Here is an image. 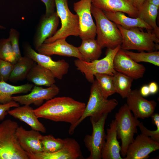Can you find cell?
Masks as SVG:
<instances>
[{
    "label": "cell",
    "instance_id": "e575fe53",
    "mask_svg": "<svg viewBox=\"0 0 159 159\" xmlns=\"http://www.w3.org/2000/svg\"><path fill=\"white\" fill-rule=\"evenodd\" d=\"M14 64L0 59V82H6L9 79Z\"/></svg>",
    "mask_w": 159,
    "mask_h": 159
},
{
    "label": "cell",
    "instance_id": "e0dca14e",
    "mask_svg": "<svg viewBox=\"0 0 159 159\" xmlns=\"http://www.w3.org/2000/svg\"><path fill=\"white\" fill-rule=\"evenodd\" d=\"M59 17L56 11L49 16L42 15L37 25L33 39V44L37 50L46 39L52 37L57 31Z\"/></svg>",
    "mask_w": 159,
    "mask_h": 159
},
{
    "label": "cell",
    "instance_id": "d6a6232c",
    "mask_svg": "<svg viewBox=\"0 0 159 159\" xmlns=\"http://www.w3.org/2000/svg\"><path fill=\"white\" fill-rule=\"evenodd\" d=\"M0 59L14 64L15 57L9 40L8 38L0 39Z\"/></svg>",
    "mask_w": 159,
    "mask_h": 159
},
{
    "label": "cell",
    "instance_id": "ac0fdd59",
    "mask_svg": "<svg viewBox=\"0 0 159 159\" xmlns=\"http://www.w3.org/2000/svg\"><path fill=\"white\" fill-rule=\"evenodd\" d=\"M38 53L50 56L53 55L74 57L90 62L79 52L77 47L67 43L65 39H60L49 43H43L37 50Z\"/></svg>",
    "mask_w": 159,
    "mask_h": 159
},
{
    "label": "cell",
    "instance_id": "8d00e7d4",
    "mask_svg": "<svg viewBox=\"0 0 159 159\" xmlns=\"http://www.w3.org/2000/svg\"><path fill=\"white\" fill-rule=\"evenodd\" d=\"M19 106V103L14 100L5 104H0V121L4 120L7 115L8 111L13 107H16Z\"/></svg>",
    "mask_w": 159,
    "mask_h": 159
},
{
    "label": "cell",
    "instance_id": "52a82bcc",
    "mask_svg": "<svg viewBox=\"0 0 159 159\" xmlns=\"http://www.w3.org/2000/svg\"><path fill=\"white\" fill-rule=\"evenodd\" d=\"M120 48V46H119L114 49H107L105 56L99 60L88 62L77 59L74 60V65L91 83L95 81L94 75L96 74H105L113 76L116 72L113 67L114 59Z\"/></svg>",
    "mask_w": 159,
    "mask_h": 159
},
{
    "label": "cell",
    "instance_id": "8992f818",
    "mask_svg": "<svg viewBox=\"0 0 159 159\" xmlns=\"http://www.w3.org/2000/svg\"><path fill=\"white\" fill-rule=\"evenodd\" d=\"M117 139L121 141L120 154L123 159L126 156L129 145L137 133V127L140 122L129 109L126 103L122 105L115 115Z\"/></svg>",
    "mask_w": 159,
    "mask_h": 159
},
{
    "label": "cell",
    "instance_id": "277c9868",
    "mask_svg": "<svg viewBox=\"0 0 159 159\" xmlns=\"http://www.w3.org/2000/svg\"><path fill=\"white\" fill-rule=\"evenodd\" d=\"M91 11L96 21V39L102 49H113L120 46L122 37L117 25L92 4Z\"/></svg>",
    "mask_w": 159,
    "mask_h": 159
},
{
    "label": "cell",
    "instance_id": "3957f363",
    "mask_svg": "<svg viewBox=\"0 0 159 159\" xmlns=\"http://www.w3.org/2000/svg\"><path fill=\"white\" fill-rule=\"evenodd\" d=\"M92 83L90 97L83 113L75 124L69 127L68 132L70 135L73 134L76 127L86 118L90 117L97 121L103 114L111 112L118 104L116 99H108L102 95L96 80Z\"/></svg>",
    "mask_w": 159,
    "mask_h": 159
},
{
    "label": "cell",
    "instance_id": "603a6c76",
    "mask_svg": "<svg viewBox=\"0 0 159 159\" xmlns=\"http://www.w3.org/2000/svg\"><path fill=\"white\" fill-rule=\"evenodd\" d=\"M55 78L50 70L34 62L26 78L36 85L48 87L54 84Z\"/></svg>",
    "mask_w": 159,
    "mask_h": 159
},
{
    "label": "cell",
    "instance_id": "836d02e7",
    "mask_svg": "<svg viewBox=\"0 0 159 159\" xmlns=\"http://www.w3.org/2000/svg\"><path fill=\"white\" fill-rule=\"evenodd\" d=\"M19 36L20 33L16 29L14 28L10 29L8 38L11 43L16 62L22 57L19 47Z\"/></svg>",
    "mask_w": 159,
    "mask_h": 159
},
{
    "label": "cell",
    "instance_id": "ba28073f",
    "mask_svg": "<svg viewBox=\"0 0 159 159\" xmlns=\"http://www.w3.org/2000/svg\"><path fill=\"white\" fill-rule=\"evenodd\" d=\"M56 12L61 21V26L52 37L47 39L44 43L53 42L56 40L65 39L70 36H79V19L76 14L69 10L68 0H54Z\"/></svg>",
    "mask_w": 159,
    "mask_h": 159
},
{
    "label": "cell",
    "instance_id": "5bb4252c",
    "mask_svg": "<svg viewBox=\"0 0 159 159\" xmlns=\"http://www.w3.org/2000/svg\"><path fill=\"white\" fill-rule=\"evenodd\" d=\"M114 69L133 80L143 77L146 69L144 66L132 59L120 48L117 52L113 60Z\"/></svg>",
    "mask_w": 159,
    "mask_h": 159
},
{
    "label": "cell",
    "instance_id": "b9f144b4",
    "mask_svg": "<svg viewBox=\"0 0 159 159\" xmlns=\"http://www.w3.org/2000/svg\"><path fill=\"white\" fill-rule=\"evenodd\" d=\"M149 3L159 8V0H147Z\"/></svg>",
    "mask_w": 159,
    "mask_h": 159
},
{
    "label": "cell",
    "instance_id": "4fadbf2b",
    "mask_svg": "<svg viewBox=\"0 0 159 159\" xmlns=\"http://www.w3.org/2000/svg\"><path fill=\"white\" fill-rule=\"evenodd\" d=\"M126 98V104L134 116L137 119L150 117L154 113L157 104L154 100H148L137 89L131 90Z\"/></svg>",
    "mask_w": 159,
    "mask_h": 159
},
{
    "label": "cell",
    "instance_id": "f546056e",
    "mask_svg": "<svg viewBox=\"0 0 159 159\" xmlns=\"http://www.w3.org/2000/svg\"><path fill=\"white\" fill-rule=\"evenodd\" d=\"M102 95L107 99L115 93L112 80V76L105 74H96L94 75Z\"/></svg>",
    "mask_w": 159,
    "mask_h": 159
},
{
    "label": "cell",
    "instance_id": "60d3db41",
    "mask_svg": "<svg viewBox=\"0 0 159 159\" xmlns=\"http://www.w3.org/2000/svg\"><path fill=\"white\" fill-rule=\"evenodd\" d=\"M140 92L141 95L143 97L148 96L150 94L148 86L147 85L143 86Z\"/></svg>",
    "mask_w": 159,
    "mask_h": 159
},
{
    "label": "cell",
    "instance_id": "4316f807",
    "mask_svg": "<svg viewBox=\"0 0 159 159\" xmlns=\"http://www.w3.org/2000/svg\"><path fill=\"white\" fill-rule=\"evenodd\" d=\"M34 62L27 56H22L14 64L9 80L16 82L26 79Z\"/></svg>",
    "mask_w": 159,
    "mask_h": 159
},
{
    "label": "cell",
    "instance_id": "30bf717a",
    "mask_svg": "<svg viewBox=\"0 0 159 159\" xmlns=\"http://www.w3.org/2000/svg\"><path fill=\"white\" fill-rule=\"evenodd\" d=\"M23 48L24 55L30 57L34 62L50 70L55 78L61 80L68 73L69 64L64 59L54 61L50 56L37 52L27 42L23 43Z\"/></svg>",
    "mask_w": 159,
    "mask_h": 159
},
{
    "label": "cell",
    "instance_id": "5b68a950",
    "mask_svg": "<svg viewBox=\"0 0 159 159\" xmlns=\"http://www.w3.org/2000/svg\"><path fill=\"white\" fill-rule=\"evenodd\" d=\"M19 126L11 119L0 123V159H29L17 140L16 132Z\"/></svg>",
    "mask_w": 159,
    "mask_h": 159
},
{
    "label": "cell",
    "instance_id": "ab89813d",
    "mask_svg": "<svg viewBox=\"0 0 159 159\" xmlns=\"http://www.w3.org/2000/svg\"><path fill=\"white\" fill-rule=\"evenodd\" d=\"M131 4L138 10L145 0H128Z\"/></svg>",
    "mask_w": 159,
    "mask_h": 159
},
{
    "label": "cell",
    "instance_id": "83f0119b",
    "mask_svg": "<svg viewBox=\"0 0 159 159\" xmlns=\"http://www.w3.org/2000/svg\"><path fill=\"white\" fill-rule=\"evenodd\" d=\"M82 40L78 49L80 53L90 61L98 59L102 53L101 47L97 39H88Z\"/></svg>",
    "mask_w": 159,
    "mask_h": 159
},
{
    "label": "cell",
    "instance_id": "d4e9b609",
    "mask_svg": "<svg viewBox=\"0 0 159 159\" xmlns=\"http://www.w3.org/2000/svg\"><path fill=\"white\" fill-rule=\"evenodd\" d=\"M158 9V7L145 0L138 10L137 17L151 27L153 32L159 38V27L156 21Z\"/></svg>",
    "mask_w": 159,
    "mask_h": 159
},
{
    "label": "cell",
    "instance_id": "7c38bea8",
    "mask_svg": "<svg viewBox=\"0 0 159 159\" xmlns=\"http://www.w3.org/2000/svg\"><path fill=\"white\" fill-rule=\"evenodd\" d=\"M159 149V142L142 134L138 135L128 146L123 159H145Z\"/></svg>",
    "mask_w": 159,
    "mask_h": 159
},
{
    "label": "cell",
    "instance_id": "74e56055",
    "mask_svg": "<svg viewBox=\"0 0 159 159\" xmlns=\"http://www.w3.org/2000/svg\"><path fill=\"white\" fill-rule=\"evenodd\" d=\"M44 4L46 6L45 14L49 16L53 14L55 11V4L54 0H41Z\"/></svg>",
    "mask_w": 159,
    "mask_h": 159
},
{
    "label": "cell",
    "instance_id": "6da1fadb",
    "mask_svg": "<svg viewBox=\"0 0 159 159\" xmlns=\"http://www.w3.org/2000/svg\"><path fill=\"white\" fill-rule=\"evenodd\" d=\"M86 105L69 97H54L34 109V111L38 118L68 123L71 127L81 117Z\"/></svg>",
    "mask_w": 159,
    "mask_h": 159
},
{
    "label": "cell",
    "instance_id": "44dd1931",
    "mask_svg": "<svg viewBox=\"0 0 159 159\" xmlns=\"http://www.w3.org/2000/svg\"><path fill=\"white\" fill-rule=\"evenodd\" d=\"M92 4L102 11H120L132 18H137L138 10L128 0H91Z\"/></svg>",
    "mask_w": 159,
    "mask_h": 159
},
{
    "label": "cell",
    "instance_id": "9c48e42d",
    "mask_svg": "<svg viewBox=\"0 0 159 159\" xmlns=\"http://www.w3.org/2000/svg\"><path fill=\"white\" fill-rule=\"evenodd\" d=\"M108 114H103L97 121L90 118L92 133L91 135H86L84 139V144L90 153L87 159H101L102 150L105 140L104 127Z\"/></svg>",
    "mask_w": 159,
    "mask_h": 159
},
{
    "label": "cell",
    "instance_id": "7bdbcfd3",
    "mask_svg": "<svg viewBox=\"0 0 159 159\" xmlns=\"http://www.w3.org/2000/svg\"><path fill=\"white\" fill-rule=\"evenodd\" d=\"M5 29L6 28L5 27L0 25V29Z\"/></svg>",
    "mask_w": 159,
    "mask_h": 159
},
{
    "label": "cell",
    "instance_id": "8fae6325",
    "mask_svg": "<svg viewBox=\"0 0 159 159\" xmlns=\"http://www.w3.org/2000/svg\"><path fill=\"white\" fill-rule=\"evenodd\" d=\"M91 0H80L73 4L74 11L78 16L79 24V36L82 39H95L96 26L92 16Z\"/></svg>",
    "mask_w": 159,
    "mask_h": 159
},
{
    "label": "cell",
    "instance_id": "f35d334b",
    "mask_svg": "<svg viewBox=\"0 0 159 159\" xmlns=\"http://www.w3.org/2000/svg\"><path fill=\"white\" fill-rule=\"evenodd\" d=\"M148 86L150 94H155L158 92V86L155 82H151Z\"/></svg>",
    "mask_w": 159,
    "mask_h": 159
},
{
    "label": "cell",
    "instance_id": "f1b7e54d",
    "mask_svg": "<svg viewBox=\"0 0 159 159\" xmlns=\"http://www.w3.org/2000/svg\"><path fill=\"white\" fill-rule=\"evenodd\" d=\"M134 80L116 71L112 76L113 83L115 93L122 98H126L132 90L131 87Z\"/></svg>",
    "mask_w": 159,
    "mask_h": 159
},
{
    "label": "cell",
    "instance_id": "484cf974",
    "mask_svg": "<svg viewBox=\"0 0 159 159\" xmlns=\"http://www.w3.org/2000/svg\"><path fill=\"white\" fill-rule=\"evenodd\" d=\"M32 84L27 83L19 86H15L5 82H0V104H5L13 100L12 95L27 93L33 87Z\"/></svg>",
    "mask_w": 159,
    "mask_h": 159
},
{
    "label": "cell",
    "instance_id": "d590c367",
    "mask_svg": "<svg viewBox=\"0 0 159 159\" xmlns=\"http://www.w3.org/2000/svg\"><path fill=\"white\" fill-rule=\"evenodd\" d=\"M156 126V129L152 131L148 130L143 125L142 122H140L138 124L141 134L150 137L151 139L159 142V125Z\"/></svg>",
    "mask_w": 159,
    "mask_h": 159
},
{
    "label": "cell",
    "instance_id": "9a60e30c",
    "mask_svg": "<svg viewBox=\"0 0 159 159\" xmlns=\"http://www.w3.org/2000/svg\"><path fill=\"white\" fill-rule=\"evenodd\" d=\"M31 91L26 95L12 96V100L21 105H30L34 104L39 107L43 104L44 100H48L57 95L59 89L54 84L46 88L34 86Z\"/></svg>",
    "mask_w": 159,
    "mask_h": 159
},
{
    "label": "cell",
    "instance_id": "cb8c5ba5",
    "mask_svg": "<svg viewBox=\"0 0 159 159\" xmlns=\"http://www.w3.org/2000/svg\"><path fill=\"white\" fill-rule=\"evenodd\" d=\"M106 16L116 25L126 29L139 27L146 30H153L148 24L139 18H132L126 16L124 13L103 11Z\"/></svg>",
    "mask_w": 159,
    "mask_h": 159
},
{
    "label": "cell",
    "instance_id": "ffe728a7",
    "mask_svg": "<svg viewBox=\"0 0 159 159\" xmlns=\"http://www.w3.org/2000/svg\"><path fill=\"white\" fill-rule=\"evenodd\" d=\"M116 123L112 121L107 129L105 140L101 152V159H123L120 155L121 147L117 140Z\"/></svg>",
    "mask_w": 159,
    "mask_h": 159
},
{
    "label": "cell",
    "instance_id": "4dcf8cb0",
    "mask_svg": "<svg viewBox=\"0 0 159 159\" xmlns=\"http://www.w3.org/2000/svg\"><path fill=\"white\" fill-rule=\"evenodd\" d=\"M124 50L129 57L137 63L146 62L152 64L155 66H159V51H155L147 52L141 51L139 53H136L127 50Z\"/></svg>",
    "mask_w": 159,
    "mask_h": 159
},
{
    "label": "cell",
    "instance_id": "7a4b0ae2",
    "mask_svg": "<svg viewBox=\"0 0 159 159\" xmlns=\"http://www.w3.org/2000/svg\"><path fill=\"white\" fill-rule=\"evenodd\" d=\"M122 37L120 48L124 50H135L140 52L158 51L159 49V38L153 30L133 27L124 28L117 25Z\"/></svg>",
    "mask_w": 159,
    "mask_h": 159
},
{
    "label": "cell",
    "instance_id": "d6986e66",
    "mask_svg": "<svg viewBox=\"0 0 159 159\" xmlns=\"http://www.w3.org/2000/svg\"><path fill=\"white\" fill-rule=\"evenodd\" d=\"M16 134L20 145L28 155L43 152L41 142L42 135L39 131L26 130L20 126L16 129Z\"/></svg>",
    "mask_w": 159,
    "mask_h": 159
},
{
    "label": "cell",
    "instance_id": "2e32d148",
    "mask_svg": "<svg viewBox=\"0 0 159 159\" xmlns=\"http://www.w3.org/2000/svg\"><path fill=\"white\" fill-rule=\"evenodd\" d=\"M64 144L59 150L52 153L43 152L29 155V159H79L83 158L80 145L76 140L64 139Z\"/></svg>",
    "mask_w": 159,
    "mask_h": 159
},
{
    "label": "cell",
    "instance_id": "1f68e13d",
    "mask_svg": "<svg viewBox=\"0 0 159 159\" xmlns=\"http://www.w3.org/2000/svg\"><path fill=\"white\" fill-rule=\"evenodd\" d=\"M41 142L43 152L47 153L57 151L62 148L64 144V139L55 138L51 134L42 135Z\"/></svg>",
    "mask_w": 159,
    "mask_h": 159
},
{
    "label": "cell",
    "instance_id": "7402d4cb",
    "mask_svg": "<svg viewBox=\"0 0 159 159\" xmlns=\"http://www.w3.org/2000/svg\"><path fill=\"white\" fill-rule=\"evenodd\" d=\"M8 113L15 118L23 122L28 125L32 129L45 133L46 129L44 125L38 120L32 107L29 105H24L15 107L9 110Z\"/></svg>",
    "mask_w": 159,
    "mask_h": 159
}]
</instances>
